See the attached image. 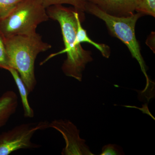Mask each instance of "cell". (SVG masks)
<instances>
[{
	"mask_svg": "<svg viewBox=\"0 0 155 155\" xmlns=\"http://www.w3.org/2000/svg\"><path fill=\"white\" fill-rule=\"evenodd\" d=\"M85 11L104 21L112 36L119 39L126 45L132 58H135L138 62L142 72L146 78V86L143 91L152 90L153 87H150V80L147 73V67L141 55L140 47L135 35L136 24L142 15L137 13L128 17L112 16L88 2L85 6Z\"/></svg>",
	"mask_w": 155,
	"mask_h": 155,
	"instance_id": "cell-3",
	"label": "cell"
},
{
	"mask_svg": "<svg viewBox=\"0 0 155 155\" xmlns=\"http://www.w3.org/2000/svg\"><path fill=\"white\" fill-rule=\"evenodd\" d=\"M49 127L54 128L62 134L66 146L62 150L63 155H94L85 144V140L79 136L80 130L67 119H55L49 123Z\"/></svg>",
	"mask_w": 155,
	"mask_h": 155,
	"instance_id": "cell-6",
	"label": "cell"
},
{
	"mask_svg": "<svg viewBox=\"0 0 155 155\" xmlns=\"http://www.w3.org/2000/svg\"><path fill=\"white\" fill-rule=\"evenodd\" d=\"M22 0H0V19L5 17Z\"/></svg>",
	"mask_w": 155,
	"mask_h": 155,
	"instance_id": "cell-14",
	"label": "cell"
},
{
	"mask_svg": "<svg viewBox=\"0 0 155 155\" xmlns=\"http://www.w3.org/2000/svg\"><path fill=\"white\" fill-rule=\"evenodd\" d=\"M11 67L5 39L0 34V68L8 70Z\"/></svg>",
	"mask_w": 155,
	"mask_h": 155,
	"instance_id": "cell-13",
	"label": "cell"
},
{
	"mask_svg": "<svg viewBox=\"0 0 155 155\" xmlns=\"http://www.w3.org/2000/svg\"><path fill=\"white\" fill-rule=\"evenodd\" d=\"M107 14L116 17H128L134 14L137 0H87Z\"/></svg>",
	"mask_w": 155,
	"mask_h": 155,
	"instance_id": "cell-7",
	"label": "cell"
},
{
	"mask_svg": "<svg viewBox=\"0 0 155 155\" xmlns=\"http://www.w3.org/2000/svg\"><path fill=\"white\" fill-rule=\"evenodd\" d=\"M136 11L142 15L155 17V0H137Z\"/></svg>",
	"mask_w": 155,
	"mask_h": 155,
	"instance_id": "cell-12",
	"label": "cell"
},
{
	"mask_svg": "<svg viewBox=\"0 0 155 155\" xmlns=\"http://www.w3.org/2000/svg\"><path fill=\"white\" fill-rule=\"evenodd\" d=\"M155 32H152L148 38L147 40L146 41V44L153 51L155 52Z\"/></svg>",
	"mask_w": 155,
	"mask_h": 155,
	"instance_id": "cell-16",
	"label": "cell"
},
{
	"mask_svg": "<svg viewBox=\"0 0 155 155\" xmlns=\"http://www.w3.org/2000/svg\"><path fill=\"white\" fill-rule=\"evenodd\" d=\"M122 148L116 144H109L103 147L101 155H124Z\"/></svg>",
	"mask_w": 155,
	"mask_h": 155,
	"instance_id": "cell-15",
	"label": "cell"
},
{
	"mask_svg": "<svg viewBox=\"0 0 155 155\" xmlns=\"http://www.w3.org/2000/svg\"><path fill=\"white\" fill-rule=\"evenodd\" d=\"M18 106L17 94L13 91L5 92L0 97V128L6 125Z\"/></svg>",
	"mask_w": 155,
	"mask_h": 155,
	"instance_id": "cell-8",
	"label": "cell"
},
{
	"mask_svg": "<svg viewBox=\"0 0 155 155\" xmlns=\"http://www.w3.org/2000/svg\"><path fill=\"white\" fill-rule=\"evenodd\" d=\"M46 11L49 18L58 21L61 26L65 48L60 53L67 54L62 71L67 76L81 81L86 64L93 60L91 52L84 49L77 41V17L84 12L62 5L50 6Z\"/></svg>",
	"mask_w": 155,
	"mask_h": 155,
	"instance_id": "cell-1",
	"label": "cell"
},
{
	"mask_svg": "<svg viewBox=\"0 0 155 155\" xmlns=\"http://www.w3.org/2000/svg\"><path fill=\"white\" fill-rule=\"evenodd\" d=\"M8 71L13 76L17 88L19 90L23 108L24 117L25 118H33L34 116V112L29 104L28 97L29 93L27 87L16 69L13 68H10L8 69Z\"/></svg>",
	"mask_w": 155,
	"mask_h": 155,
	"instance_id": "cell-9",
	"label": "cell"
},
{
	"mask_svg": "<svg viewBox=\"0 0 155 155\" xmlns=\"http://www.w3.org/2000/svg\"><path fill=\"white\" fill-rule=\"evenodd\" d=\"M46 8L50 6L63 5H71L73 8L80 12L85 11L87 0H41Z\"/></svg>",
	"mask_w": 155,
	"mask_h": 155,
	"instance_id": "cell-11",
	"label": "cell"
},
{
	"mask_svg": "<svg viewBox=\"0 0 155 155\" xmlns=\"http://www.w3.org/2000/svg\"><path fill=\"white\" fill-rule=\"evenodd\" d=\"M83 15V13L78 14L77 17V28L76 32L77 41L78 43L81 44V43H87L90 44L101 53L103 57L109 58L110 55V49L108 45L103 44L97 43L89 38L86 30H84L82 27L81 24V15Z\"/></svg>",
	"mask_w": 155,
	"mask_h": 155,
	"instance_id": "cell-10",
	"label": "cell"
},
{
	"mask_svg": "<svg viewBox=\"0 0 155 155\" xmlns=\"http://www.w3.org/2000/svg\"><path fill=\"white\" fill-rule=\"evenodd\" d=\"M124 107H127L137 108V109H139V110H140L142 111L143 113L147 114L149 116H150L154 120H155L154 117L153 116H152V115L150 114V113L149 110L148 109V107L147 104H146L144 105H143V108H139L137 107H134V106L133 107H132V106H124Z\"/></svg>",
	"mask_w": 155,
	"mask_h": 155,
	"instance_id": "cell-17",
	"label": "cell"
},
{
	"mask_svg": "<svg viewBox=\"0 0 155 155\" xmlns=\"http://www.w3.org/2000/svg\"><path fill=\"white\" fill-rule=\"evenodd\" d=\"M4 39L11 68L17 70L28 91L32 92L37 84L35 73L37 57L40 53L51 49V45L44 41L37 32Z\"/></svg>",
	"mask_w": 155,
	"mask_h": 155,
	"instance_id": "cell-2",
	"label": "cell"
},
{
	"mask_svg": "<svg viewBox=\"0 0 155 155\" xmlns=\"http://www.w3.org/2000/svg\"><path fill=\"white\" fill-rule=\"evenodd\" d=\"M49 19L41 0H22L0 19V34L4 38L34 34L38 25Z\"/></svg>",
	"mask_w": 155,
	"mask_h": 155,
	"instance_id": "cell-4",
	"label": "cell"
},
{
	"mask_svg": "<svg viewBox=\"0 0 155 155\" xmlns=\"http://www.w3.org/2000/svg\"><path fill=\"white\" fill-rule=\"evenodd\" d=\"M49 123L47 121L23 123L2 132L0 134V155H9L21 149L38 148L40 146L32 142L31 138L38 130L49 128Z\"/></svg>",
	"mask_w": 155,
	"mask_h": 155,
	"instance_id": "cell-5",
	"label": "cell"
}]
</instances>
